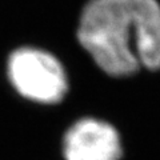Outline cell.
Returning <instances> with one entry per match:
<instances>
[{
	"instance_id": "6da1fadb",
	"label": "cell",
	"mask_w": 160,
	"mask_h": 160,
	"mask_svg": "<svg viewBox=\"0 0 160 160\" xmlns=\"http://www.w3.org/2000/svg\"><path fill=\"white\" fill-rule=\"evenodd\" d=\"M76 39L102 72L122 79L160 71L158 0H88L79 13Z\"/></svg>"
},
{
	"instance_id": "7a4b0ae2",
	"label": "cell",
	"mask_w": 160,
	"mask_h": 160,
	"mask_svg": "<svg viewBox=\"0 0 160 160\" xmlns=\"http://www.w3.org/2000/svg\"><path fill=\"white\" fill-rule=\"evenodd\" d=\"M6 73L19 96L42 106L62 103L69 89L64 64L55 53L40 47L12 49L6 62Z\"/></svg>"
},
{
	"instance_id": "3957f363",
	"label": "cell",
	"mask_w": 160,
	"mask_h": 160,
	"mask_svg": "<svg viewBox=\"0 0 160 160\" xmlns=\"http://www.w3.org/2000/svg\"><path fill=\"white\" fill-rule=\"evenodd\" d=\"M62 153L64 160H122V135L104 119L80 118L64 132Z\"/></svg>"
}]
</instances>
